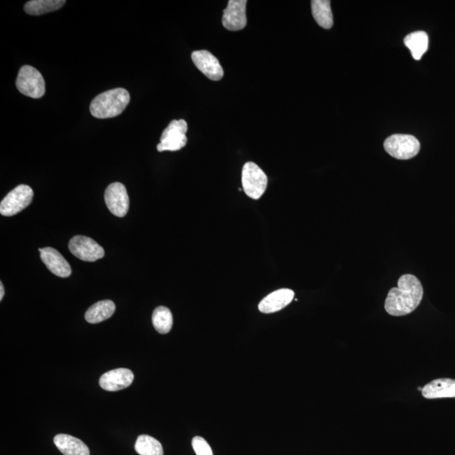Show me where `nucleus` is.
<instances>
[{"instance_id":"1","label":"nucleus","mask_w":455,"mask_h":455,"mask_svg":"<svg viewBox=\"0 0 455 455\" xmlns=\"http://www.w3.org/2000/svg\"><path fill=\"white\" fill-rule=\"evenodd\" d=\"M423 297V288L414 275L399 278L398 287L391 288L385 304L386 312L393 316H403L414 312Z\"/></svg>"},{"instance_id":"2","label":"nucleus","mask_w":455,"mask_h":455,"mask_svg":"<svg viewBox=\"0 0 455 455\" xmlns=\"http://www.w3.org/2000/svg\"><path fill=\"white\" fill-rule=\"evenodd\" d=\"M129 101L130 95L125 89H113L100 94L91 101V113L99 119L117 117L126 109Z\"/></svg>"},{"instance_id":"3","label":"nucleus","mask_w":455,"mask_h":455,"mask_svg":"<svg viewBox=\"0 0 455 455\" xmlns=\"http://www.w3.org/2000/svg\"><path fill=\"white\" fill-rule=\"evenodd\" d=\"M16 87L21 94L33 99H39L46 92L44 76L35 68L29 65H25L20 70Z\"/></svg>"},{"instance_id":"4","label":"nucleus","mask_w":455,"mask_h":455,"mask_svg":"<svg viewBox=\"0 0 455 455\" xmlns=\"http://www.w3.org/2000/svg\"><path fill=\"white\" fill-rule=\"evenodd\" d=\"M385 150L390 156L397 160H410L418 155L420 142L414 136L394 134L386 139Z\"/></svg>"},{"instance_id":"5","label":"nucleus","mask_w":455,"mask_h":455,"mask_svg":"<svg viewBox=\"0 0 455 455\" xmlns=\"http://www.w3.org/2000/svg\"><path fill=\"white\" fill-rule=\"evenodd\" d=\"M267 177L257 164L248 162L242 169V186L245 193L254 200L261 198L267 187Z\"/></svg>"},{"instance_id":"6","label":"nucleus","mask_w":455,"mask_h":455,"mask_svg":"<svg viewBox=\"0 0 455 455\" xmlns=\"http://www.w3.org/2000/svg\"><path fill=\"white\" fill-rule=\"evenodd\" d=\"M188 130L187 122L183 119L173 120L161 135L160 142L157 146V150L178 151L186 146V132Z\"/></svg>"},{"instance_id":"7","label":"nucleus","mask_w":455,"mask_h":455,"mask_svg":"<svg viewBox=\"0 0 455 455\" xmlns=\"http://www.w3.org/2000/svg\"><path fill=\"white\" fill-rule=\"evenodd\" d=\"M33 197V190L29 186H16L0 203V214L7 217L19 214L32 203Z\"/></svg>"},{"instance_id":"8","label":"nucleus","mask_w":455,"mask_h":455,"mask_svg":"<svg viewBox=\"0 0 455 455\" xmlns=\"http://www.w3.org/2000/svg\"><path fill=\"white\" fill-rule=\"evenodd\" d=\"M69 249L75 257L84 262H94L105 256V250L90 237L76 236L70 241Z\"/></svg>"},{"instance_id":"9","label":"nucleus","mask_w":455,"mask_h":455,"mask_svg":"<svg viewBox=\"0 0 455 455\" xmlns=\"http://www.w3.org/2000/svg\"><path fill=\"white\" fill-rule=\"evenodd\" d=\"M105 202L108 210L115 216L122 218L129 210V197L124 185L114 182L105 191Z\"/></svg>"},{"instance_id":"10","label":"nucleus","mask_w":455,"mask_h":455,"mask_svg":"<svg viewBox=\"0 0 455 455\" xmlns=\"http://www.w3.org/2000/svg\"><path fill=\"white\" fill-rule=\"evenodd\" d=\"M246 0H229L228 6L224 11L222 23L228 31L237 32L245 27L248 24L246 17Z\"/></svg>"},{"instance_id":"11","label":"nucleus","mask_w":455,"mask_h":455,"mask_svg":"<svg viewBox=\"0 0 455 455\" xmlns=\"http://www.w3.org/2000/svg\"><path fill=\"white\" fill-rule=\"evenodd\" d=\"M191 59H193L195 66L207 78L214 80V82H219L224 77V70L218 58L208 51H194L191 53Z\"/></svg>"},{"instance_id":"12","label":"nucleus","mask_w":455,"mask_h":455,"mask_svg":"<svg viewBox=\"0 0 455 455\" xmlns=\"http://www.w3.org/2000/svg\"><path fill=\"white\" fill-rule=\"evenodd\" d=\"M134 380L130 369H117L106 372L100 378V385L106 391H118L127 388Z\"/></svg>"},{"instance_id":"13","label":"nucleus","mask_w":455,"mask_h":455,"mask_svg":"<svg viewBox=\"0 0 455 455\" xmlns=\"http://www.w3.org/2000/svg\"><path fill=\"white\" fill-rule=\"evenodd\" d=\"M40 257L51 273L59 278H68L72 274L71 267L60 253L52 248H40Z\"/></svg>"},{"instance_id":"14","label":"nucleus","mask_w":455,"mask_h":455,"mask_svg":"<svg viewBox=\"0 0 455 455\" xmlns=\"http://www.w3.org/2000/svg\"><path fill=\"white\" fill-rule=\"evenodd\" d=\"M295 297V292L288 288L278 289L264 297L258 305L262 313L271 314L288 306Z\"/></svg>"},{"instance_id":"15","label":"nucleus","mask_w":455,"mask_h":455,"mask_svg":"<svg viewBox=\"0 0 455 455\" xmlns=\"http://www.w3.org/2000/svg\"><path fill=\"white\" fill-rule=\"evenodd\" d=\"M422 394L424 398L429 399L455 398V380L437 378L425 385Z\"/></svg>"},{"instance_id":"16","label":"nucleus","mask_w":455,"mask_h":455,"mask_svg":"<svg viewBox=\"0 0 455 455\" xmlns=\"http://www.w3.org/2000/svg\"><path fill=\"white\" fill-rule=\"evenodd\" d=\"M54 444L65 455H90V449L77 437L68 435H58L54 437Z\"/></svg>"},{"instance_id":"17","label":"nucleus","mask_w":455,"mask_h":455,"mask_svg":"<svg viewBox=\"0 0 455 455\" xmlns=\"http://www.w3.org/2000/svg\"><path fill=\"white\" fill-rule=\"evenodd\" d=\"M116 310V305L112 300H102L97 302L89 308L86 313V320L91 324H97L113 316Z\"/></svg>"},{"instance_id":"18","label":"nucleus","mask_w":455,"mask_h":455,"mask_svg":"<svg viewBox=\"0 0 455 455\" xmlns=\"http://www.w3.org/2000/svg\"><path fill=\"white\" fill-rule=\"evenodd\" d=\"M406 48L411 51L415 60H420L428 49L429 39L425 32H415L409 34L404 39Z\"/></svg>"},{"instance_id":"19","label":"nucleus","mask_w":455,"mask_h":455,"mask_svg":"<svg viewBox=\"0 0 455 455\" xmlns=\"http://www.w3.org/2000/svg\"><path fill=\"white\" fill-rule=\"evenodd\" d=\"M312 15L314 20L321 27L328 30L333 25V15L329 0H313Z\"/></svg>"},{"instance_id":"20","label":"nucleus","mask_w":455,"mask_h":455,"mask_svg":"<svg viewBox=\"0 0 455 455\" xmlns=\"http://www.w3.org/2000/svg\"><path fill=\"white\" fill-rule=\"evenodd\" d=\"M65 0H31L25 4V12L31 15H41L56 11L65 6Z\"/></svg>"},{"instance_id":"21","label":"nucleus","mask_w":455,"mask_h":455,"mask_svg":"<svg viewBox=\"0 0 455 455\" xmlns=\"http://www.w3.org/2000/svg\"><path fill=\"white\" fill-rule=\"evenodd\" d=\"M152 322L160 334H167L173 326V316L167 307L159 306L155 309L152 316Z\"/></svg>"},{"instance_id":"22","label":"nucleus","mask_w":455,"mask_h":455,"mask_svg":"<svg viewBox=\"0 0 455 455\" xmlns=\"http://www.w3.org/2000/svg\"><path fill=\"white\" fill-rule=\"evenodd\" d=\"M135 450L139 455H164L163 447L160 442L146 435L138 437Z\"/></svg>"},{"instance_id":"23","label":"nucleus","mask_w":455,"mask_h":455,"mask_svg":"<svg viewBox=\"0 0 455 455\" xmlns=\"http://www.w3.org/2000/svg\"><path fill=\"white\" fill-rule=\"evenodd\" d=\"M193 448L197 455H214L207 442L202 437H195L193 440Z\"/></svg>"},{"instance_id":"24","label":"nucleus","mask_w":455,"mask_h":455,"mask_svg":"<svg viewBox=\"0 0 455 455\" xmlns=\"http://www.w3.org/2000/svg\"><path fill=\"white\" fill-rule=\"evenodd\" d=\"M4 295V288L2 283H0V300H3Z\"/></svg>"},{"instance_id":"25","label":"nucleus","mask_w":455,"mask_h":455,"mask_svg":"<svg viewBox=\"0 0 455 455\" xmlns=\"http://www.w3.org/2000/svg\"><path fill=\"white\" fill-rule=\"evenodd\" d=\"M418 390L422 391L423 390L422 387H419Z\"/></svg>"}]
</instances>
